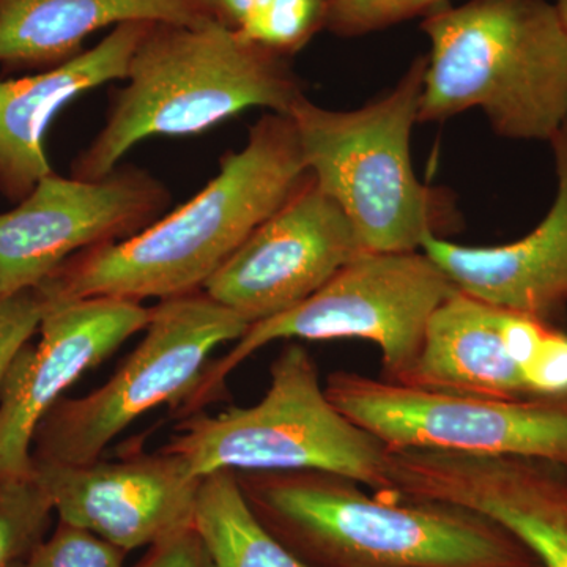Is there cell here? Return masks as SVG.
<instances>
[{"instance_id": "obj_1", "label": "cell", "mask_w": 567, "mask_h": 567, "mask_svg": "<svg viewBox=\"0 0 567 567\" xmlns=\"http://www.w3.org/2000/svg\"><path fill=\"white\" fill-rule=\"evenodd\" d=\"M308 177L293 118L267 112L196 196L126 240L76 254L37 290L44 306L85 298L142 303L204 290Z\"/></svg>"}, {"instance_id": "obj_2", "label": "cell", "mask_w": 567, "mask_h": 567, "mask_svg": "<svg viewBox=\"0 0 567 567\" xmlns=\"http://www.w3.org/2000/svg\"><path fill=\"white\" fill-rule=\"evenodd\" d=\"M235 476L265 527L315 567H540L516 536L466 507L369 494L317 470Z\"/></svg>"}, {"instance_id": "obj_3", "label": "cell", "mask_w": 567, "mask_h": 567, "mask_svg": "<svg viewBox=\"0 0 567 567\" xmlns=\"http://www.w3.org/2000/svg\"><path fill=\"white\" fill-rule=\"evenodd\" d=\"M111 96L106 122L71 163V177L100 181L151 137L207 132L249 107L290 115L306 99L290 59L215 21L153 24Z\"/></svg>"}, {"instance_id": "obj_4", "label": "cell", "mask_w": 567, "mask_h": 567, "mask_svg": "<svg viewBox=\"0 0 567 567\" xmlns=\"http://www.w3.org/2000/svg\"><path fill=\"white\" fill-rule=\"evenodd\" d=\"M427 37L420 123L480 107L507 140L548 141L567 118V37L548 0L439 7Z\"/></svg>"}, {"instance_id": "obj_5", "label": "cell", "mask_w": 567, "mask_h": 567, "mask_svg": "<svg viewBox=\"0 0 567 567\" xmlns=\"http://www.w3.org/2000/svg\"><path fill=\"white\" fill-rule=\"evenodd\" d=\"M425 58L393 91L354 111L301 100L290 117L306 169L352 223L364 251H421L429 237L457 233L453 194L417 181L410 137L420 123Z\"/></svg>"}, {"instance_id": "obj_6", "label": "cell", "mask_w": 567, "mask_h": 567, "mask_svg": "<svg viewBox=\"0 0 567 567\" xmlns=\"http://www.w3.org/2000/svg\"><path fill=\"white\" fill-rule=\"evenodd\" d=\"M164 450L197 477L219 470H317L350 477L377 494L393 492L390 450L331 404L319 365L297 342L271 363L270 386L257 404L182 417Z\"/></svg>"}, {"instance_id": "obj_7", "label": "cell", "mask_w": 567, "mask_h": 567, "mask_svg": "<svg viewBox=\"0 0 567 567\" xmlns=\"http://www.w3.org/2000/svg\"><path fill=\"white\" fill-rule=\"evenodd\" d=\"M454 290L424 251L360 252L303 303L249 324L227 354L208 361L175 415L203 412L224 394L227 377L238 365L281 339L372 342L382 353V379L401 383L415 364L429 320Z\"/></svg>"}, {"instance_id": "obj_8", "label": "cell", "mask_w": 567, "mask_h": 567, "mask_svg": "<svg viewBox=\"0 0 567 567\" xmlns=\"http://www.w3.org/2000/svg\"><path fill=\"white\" fill-rule=\"evenodd\" d=\"M248 327L205 290L159 300L151 308L144 338L103 386L51 406L33 435L32 461L92 464L145 413L164 404L177 412L196 390L210 354L237 342Z\"/></svg>"}, {"instance_id": "obj_9", "label": "cell", "mask_w": 567, "mask_h": 567, "mask_svg": "<svg viewBox=\"0 0 567 567\" xmlns=\"http://www.w3.org/2000/svg\"><path fill=\"white\" fill-rule=\"evenodd\" d=\"M324 393L388 450L536 457L567 465V393L483 398L350 371L328 377Z\"/></svg>"}, {"instance_id": "obj_10", "label": "cell", "mask_w": 567, "mask_h": 567, "mask_svg": "<svg viewBox=\"0 0 567 567\" xmlns=\"http://www.w3.org/2000/svg\"><path fill=\"white\" fill-rule=\"evenodd\" d=\"M169 203L163 182L137 167L100 181L47 175L0 213V298L37 289L76 254L140 234Z\"/></svg>"}, {"instance_id": "obj_11", "label": "cell", "mask_w": 567, "mask_h": 567, "mask_svg": "<svg viewBox=\"0 0 567 567\" xmlns=\"http://www.w3.org/2000/svg\"><path fill=\"white\" fill-rule=\"evenodd\" d=\"M401 385L498 399L567 393L566 328L454 290Z\"/></svg>"}, {"instance_id": "obj_12", "label": "cell", "mask_w": 567, "mask_h": 567, "mask_svg": "<svg viewBox=\"0 0 567 567\" xmlns=\"http://www.w3.org/2000/svg\"><path fill=\"white\" fill-rule=\"evenodd\" d=\"M363 251L346 213L309 174L204 290L249 324L262 322L303 303Z\"/></svg>"}, {"instance_id": "obj_13", "label": "cell", "mask_w": 567, "mask_h": 567, "mask_svg": "<svg viewBox=\"0 0 567 567\" xmlns=\"http://www.w3.org/2000/svg\"><path fill=\"white\" fill-rule=\"evenodd\" d=\"M393 494L483 514L540 567H567V465L546 458L390 450Z\"/></svg>"}, {"instance_id": "obj_14", "label": "cell", "mask_w": 567, "mask_h": 567, "mask_svg": "<svg viewBox=\"0 0 567 567\" xmlns=\"http://www.w3.org/2000/svg\"><path fill=\"white\" fill-rule=\"evenodd\" d=\"M148 320L151 308L118 298L44 306L40 341L22 347L0 386V477L32 475L40 421L63 391L144 331Z\"/></svg>"}, {"instance_id": "obj_15", "label": "cell", "mask_w": 567, "mask_h": 567, "mask_svg": "<svg viewBox=\"0 0 567 567\" xmlns=\"http://www.w3.org/2000/svg\"><path fill=\"white\" fill-rule=\"evenodd\" d=\"M33 476L63 524L87 529L123 551L192 528L203 481L164 447L87 465L33 461Z\"/></svg>"}, {"instance_id": "obj_16", "label": "cell", "mask_w": 567, "mask_h": 567, "mask_svg": "<svg viewBox=\"0 0 567 567\" xmlns=\"http://www.w3.org/2000/svg\"><path fill=\"white\" fill-rule=\"evenodd\" d=\"M557 196L535 230L511 244L464 246L429 237L427 254L458 292L565 328L567 322V118L550 140Z\"/></svg>"}, {"instance_id": "obj_17", "label": "cell", "mask_w": 567, "mask_h": 567, "mask_svg": "<svg viewBox=\"0 0 567 567\" xmlns=\"http://www.w3.org/2000/svg\"><path fill=\"white\" fill-rule=\"evenodd\" d=\"M153 22H125L95 47L31 76L0 80V193L20 203L54 173L44 147L52 121L84 93L125 81Z\"/></svg>"}, {"instance_id": "obj_18", "label": "cell", "mask_w": 567, "mask_h": 567, "mask_svg": "<svg viewBox=\"0 0 567 567\" xmlns=\"http://www.w3.org/2000/svg\"><path fill=\"white\" fill-rule=\"evenodd\" d=\"M212 21L204 0H0V65L48 70L84 51V41L125 22Z\"/></svg>"}, {"instance_id": "obj_19", "label": "cell", "mask_w": 567, "mask_h": 567, "mask_svg": "<svg viewBox=\"0 0 567 567\" xmlns=\"http://www.w3.org/2000/svg\"><path fill=\"white\" fill-rule=\"evenodd\" d=\"M193 527L203 539L213 567H315L265 527L233 470L203 476Z\"/></svg>"}, {"instance_id": "obj_20", "label": "cell", "mask_w": 567, "mask_h": 567, "mask_svg": "<svg viewBox=\"0 0 567 567\" xmlns=\"http://www.w3.org/2000/svg\"><path fill=\"white\" fill-rule=\"evenodd\" d=\"M51 499L35 476L0 477V567H21L50 527Z\"/></svg>"}, {"instance_id": "obj_21", "label": "cell", "mask_w": 567, "mask_h": 567, "mask_svg": "<svg viewBox=\"0 0 567 567\" xmlns=\"http://www.w3.org/2000/svg\"><path fill=\"white\" fill-rule=\"evenodd\" d=\"M333 0H267L237 31L262 50L290 59L328 28Z\"/></svg>"}, {"instance_id": "obj_22", "label": "cell", "mask_w": 567, "mask_h": 567, "mask_svg": "<svg viewBox=\"0 0 567 567\" xmlns=\"http://www.w3.org/2000/svg\"><path fill=\"white\" fill-rule=\"evenodd\" d=\"M125 554L87 529L61 522L21 567H123Z\"/></svg>"}, {"instance_id": "obj_23", "label": "cell", "mask_w": 567, "mask_h": 567, "mask_svg": "<svg viewBox=\"0 0 567 567\" xmlns=\"http://www.w3.org/2000/svg\"><path fill=\"white\" fill-rule=\"evenodd\" d=\"M434 0H333L328 31L358 37L435 10Z\"/></svg>"}, {"instance_id": "obj_24", "label": "cell", "mask_w": 567, "mask_h": 567, "mask_svg": "<svg viewBox=\"0 0 567 567\" xmlns=\"http://www.w3.org/2000/svg\"><path fill=\"white\" fill-rule=\"evenodd\" d=\"M44 303L39 290L0 298V386L17 354L39 333Z\"/></svg>"}, {"instance_id": "obj_25", "label": "cell", "mask_w": 567, "mask_h": 567, "mask_svg": "<svg viewBox=\"0 0 567 567\" xmlns=\"http://www.w3.org/2000/svg\"><path fill=\"white\" fill-rule=\"evenodd\" d=\"M136 567H213L210 555L194 527L152 546Z\"/></svg>"}, {"instance_id": "obj_26", "label": "cell", "mask_w": 567, "mask_h": 567, "mask_svg": "<svg viewBox=\"0 0 567 567\" xmlns=\"http://www.w3.org/2000/svg\"><path fill=\"white\" fill-rule=\"evenodd\" d=\"M212 21L237 32L267 0H204Z\"/></svg>"}, {"instance_id": "obj_27", "label": "cell", "mask_w": 567, "mask_h": 567, "mask_svg": "<svg viewBox=\"0 0 567 567\" xmlns=\"http://www.w3.org/2000/svg\"><path fill=\"white\" fill-rule=\"evenodd\" d=\"M554 6L557 9L559 21H561L567 37V0H555Z\"/></svg>"}, {"instance_id": "obj_28", "label": "cell", "mask_w": 567, "mask_h": 567, "mask_svg": "<svg viewBox=\"0 0 567 567\" xmlns=\"http://www.w3.org/2000/svg\"><path fill=\"white\" fill-rule=\"evenodd\" d=\"M434 2L436 9H439V7L446 6V3L450 2V0H434Z\"/></svg>"}]
</instances>
